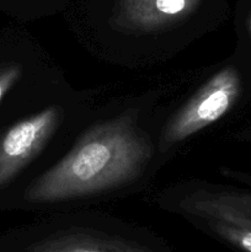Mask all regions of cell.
<instances>
[{
    "label": "cell",
    "instance_id": "cell-1",
    "mask_svg": "<svg viewBox=\"0 0 251 252\" xmlns=\"http://www.w3.org/2000/svg\"><path fill=\"white\" fill-rule=\"evenodd\" d=\"M192 75L134 93L111 94L64 154L27 185L17 203L49 213L89 208L147 191L162 169L157 152L160 128Z\"/></svg>",
    "mask_w": 251,
    "mask_h": 252
},
{
    "label": "cell",
    "instance_id": "cell-2",
    "mask_svg": "<svg viewBox=\"0 0 251 252\" xmlns=\"http://www.w3.org/2000/svg\"><path fill=\"white\" fill-rule=\"evenodd\" d=\"M223 21L211 0H105L69 16L71 33L91 57L142 70L176 58Z\"/></svg>",
    "mask_w": 251,
    "mask_h": 252
},
{
    "label": "cell",
    "instance_id": "cell-3",
    "mask_svg": "<svg viewBox=\"0 0 251 252\" xmlns=\"http://www.w3.org/2000/svg\"><path fill=\"white\" fill-rule=\"evenodd\" d=\"M108 86L74 85L0 128V196L19 198L26 186L64 154L108 97Z\"/></svg>",
    "mask_w": 251,
    "mask_h": 252
},
{
    "label": "cell",
    "instance_id": "cell-4",
    "mask_svg": "<svg viewBox=\"0 0 251 252\" xmlns=\"http://www.w3.org/2000/svg\"><path fill=\"white\" fill-rule=\"evenodd\" d=\"M249 91L251 80L234 54L201 73L194 71L174 98L160 128L157 152L161 166L230 117Z\"/></svg>",
    "mask_w": 251,
    "mask_h": 252
},
{
    "label": "cell",
    "instance_id": "cell-5",
    "mask_svg": "<svg viewBox=\"0 0 251 252\" xmlns=\"http://www.w3.org/2000/svg\"><path fill=\"white\" fill-rule=\"evenodd\" d=\"M44 214L26 231L24 252H165L153 234L90 207Z\"/></svg>",
    "mask_w": 251,
    "mask_h": 252
},
{
    "label": "cell",
    "instance_id": "cell-6",
    "mask_svg": "<svg viewBox=\"0 0 251 252\" xmlns=\"http://www.w3.org/2000/svg\"><path fill=\"white\" fill-rule=\"evenodd\" d=\"M154 203L162 211L186 219L243 252H251V217L187 191L179 181L160 189Z\"/></svg>",
    "mask_w": 251,
    "mask_h": 252
},
{
    "label": "cell",
    "instance_id": "cell-7",
    "mask_svg": "<svg viewBox=\"0 0 251 252\" xmlns=\"http://www.w3.org/2000/svg\"><path fill=\"white\" fill-rule=\"evenodd\" d=\"M236 47L234 56L238 58L251 80V4L236 21Z\"/></svg>",
    "mask_w": 251,
    "mask_h": 252
},
{
    "label": "cell",
    "instance_id": "cell-8",
    "mask_svg": "<svg viewBox=\"0 0 251 252\" xmlns=\"http://www.w3.org/2000/svg\"><path fill=\"white\" fill-rule=\"evenodd\" d=\"M224 206L251 217V191L230 187L224 194Z\"/></svg>",
    "mask_w": 251,
    "mask_h": 252
},
{
    "label": "cell",
    "instance_id": "cell-9",
    "mask_svg": "<svg viewBox=\"0 0 251 252\" xmlns=\"http://www.w3.org/2000/svg\"><path fill=\"white\" fill-rule=\"evenodd\" d=\"M234 138H235L236 140H240V142L251 144V125H248L246 127H244L243 129L239 130L238 133H235V134H234Z\"/></svg>",
    "mask_w": 251,
    "mask_h": 252
}]
</instances>
